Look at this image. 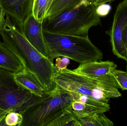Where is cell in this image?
<instances>
[{
    "label": "cell",
    "mask_w": 127,
    "mask_h": 126,
    "mask_svg": "<svg viewBox=\"0 0 127 126\" xmlns=\"http://www.w3.org/2000/svg\"><path fill=\"white\" fill-rule=\"evenodd\" d=\"M0 35L3 43L19 58L25 69L36 76L45 92L54 91L57 85L55 80L57 69L53 60L44 56L31 45L25 37L21 25L6 15Z\"/></svg>",
    "instance_id": "6da1fadb"
},
{
    "label": "cell",
    "mask_w": 127,
    "mask_h": 126,
    "mask_svg": "<svg viewBox=\"0 0 127 126\" xmlns=\"http://www.w3.org/2000/svg\"><path fill=\"white\" fill-rule=\"evenodd\" d=\"M55 82L60 88L69 92L73 101L98 108H105L110 98L122 95L112 75L90 77L66 69H57Z\"/></svg>",
    "instance_id": "7a4b0ae2"
},
{
    "label": "cell",
    "mask_w": 127,
    "mask_h": 126,
    "mask_svg": "<svg viewBox=\"0 0 127 126\" xmlns=\"http://www.w3.org/2000/svg\"><path fill=\"white\" fill-rule=\"evenodd\" d=\"M73 102L69 92L58 86L54 91L45 92L42 97L33 94L18 112L23 117L21 126H50L72 109Z\"/></svg>",
    "instance_id": "3957f363"
},
{
    "label": "cell",
    "mask_w": 127,
    "mask_h": 126,
    "mask_svg": "<svg viewBox=\"0 0 127 126\" xmlns=\"http://www.w3.org/2000/svg\"><path fill=\"white\" fill-rule=\"evenodd\" d=\"M48 58L65 57L80 64L102 59L101 51L92 43L88 36L53 33L43 30Z\"/></svg>",
    "instance_id": "277c9868"
},
{
    "label": "cell",
    "mask_w": 127,
    "mask_h": 126,
    "mask_svg": "<svg viewBox=\"0 0 127 126\" xmlns=\"http://www.w3.org/2000/svg\"><path fill=\"white\" fill-rule=\"evenodd\" d=\"M96 9L97 6L93 3L82 1L52 18L43 19V30L53 33L88 36L90 29L101 23Z\"/></svg>",
    "instance_id": "5b68a950"
},
{
    "label": "cell",
    "mask_w": 127,
    "mask_h": 126,
    "mask_svg": "<svg viewBox=\"0 0 127 126\" xmlns=\"http://www.w3.org/2000/svg\"><path fill=\"white\" fill-rule=\"evenodd\" d=\"M14 75L0 68V114L6 115L12 112H18L32 95L30 91L19 87Z\"/></svg>",
    "instance_id": "8992f818"
},
{
    "label": "cell",
    "mask_w": 127,
    "mask_h": 126,
    "mask_svg": "<svg viewBox=\"0 0 127 126\" xmlns=\"http://www.w3.org/2000/svg\"><path fill=\"white\" fill-rule=\"evenodd\" d=\"M127 23V0H124L118 6L110 32L112 51L118 57L127 63V53L123 39L124 29Z\"/></svg>",
    "instance_id": "52a82bcc"
},
{
    "label": "cell",
    "mask_w": 127,
    "mask_h": 126,
    "mask_svg": "<svg viewBox=\"0 0 127 126\" xmlns=\"http://www.w3.org/2000/svg\"><path fill=\"white\" fill-rule=\"evenodd\" d=\"M22 28L25 37L31 45L48 58L43 36L42 22L36 19L32 13L24 23Z\"/></svg>",
    "instance_id": "ba28073f"
},
{
    "label": "cell",
    "mask_w": 127,
    "mask_h": 126,
    "mask_svg": "<svg viewBox=\"0 0 127 126\" xmlns=\"http://www.w3.org/2000/svg\"><path fill=\"white\" fill-rule=\"evenodd\" d=\"M34 0H0V5L6 15L21 26L32 13Z\"/></svg>",
    "instance_id": "9c48e42d"
},
{
    "label": "cell",
    "mask_w": 127,
    "mask_h": 126,
    "mask_svg": "<svg viewBox=\"0 0 127 126\" xmlns=\"http://www.w3.org/2000/svg\"><path fill=\"white\" fill-rule=\"evenodd\" d=\"M117 66L113 61H92L80 64L73 70L75 72L90 77H97L111 74Z\"/></svg>",
    "instance_id": "30bf717a"
},
{
    "label": "cell",
    "mask_w": 127,
    "mask_h": 126,
    "mask_svg": "<svg viewBox=\"0 0 127 126\" xmlns=\"http://www.w3.org/2000/svg\"><path fill=\"white\" fill-rule=\"evenodd\" d=\"M14 78L21 89L28 90L40 97L43 96L45 92L42 84L36 76L26 69L21 72L15 74Z\"/></svg>",
    "instance_id": "8fae6325"
},
{
    "label": "cell",
    "mask_w": 127,
    "mask_h": 126,
    "mask_svg": "<svg viewBox=\"0 0 127 126\" xmlns=\"http://www.w3.org/2000/svg\"><path fill=\"white\" fill-rule=\"evenodd\" d=\"M0 68L18 74L25 68L19 58L0 41Z\"/></svg>",
    "instance_id": "7c38bea8"
},
{
    "label": "cell",
    "mask_w": 127,
    "mask_h": 126,
    "mask_svg": "<svg viewBox=\"0 0 127 126\" xmlns=\"http://www.w3.org/2000/svg\"><path fill=\"white\" fill-rule=\"evenodd\" d=\"M83 0H53L44 19H50L79 5Z\"/></svg>",
    "instance_id": "4fadbf2b"
},
{
    "label": "cell",
    "mask_w": 127,
    "mask_h": 126,
    "mask_svg": "<svg viewBox=\"0 0 127 126\" xmlns=\"http://www.w3.org/2000/svg\"><path fill=\"white\" fill-rule=\"evenodd\" d=\"M81 126H113L114 124L104 113L95 114L78 119Z\"/></svg>",
    "instance_id": "5bb4252c"
},
{
    "label": "cell",
    "mask_w": 127,
    "mask_h": 126,
    "mask_svg": "<svg viewBox=\"0 0 127 126\" xmlns=\"http://www.w3.org/2000/svg\"><path fill=\"white\" fill-rule=\"evenodd\" d=\"M50 126H81L77 117L72 109L54 121Z\"/></svg>",
    "instance_id": "9a60e30c"
},
{
    "label": "cell",
    "mask_w": 127,
    "mask_h": 126,
    "mask_svg": "<svg viewBox=\"0 0 127 126\" xmlns=\"http://www.w3.org/2000/svg\"><path fill=\"white\" fill-rule=\"evenodd\" d=\"M23 121V117L18 112H12L7 115L0 126H21Z\"/></svg>",
    "instance_id": "2e32d148"
},
{
    "label": "cell",
    "mask_w": 127,
    "mask_h": 126,
    "mask_svg": "<svg viewBox=\"0 0 127 126\" xmlns=\"http://www.w3.org/2000/svg\"><path fill=\"white\" fill-rule=\"evenodd\" d=\"M111 75L114 78L122 90H127V72L121 70L115 69Z\"/></svg>",
    "instance_id": "e0dca14e"
},
{
    "label": "cell",
    "mask_w": 127,
    "mask_h": 126,
    "mask_svg": "<svg viewBox=\"0 0 127 126\" xmlns=\"http://www.w3.org/2000/svg\"><path fill=\"white\" fill-rule=\"evenodd\" d=\"M70 63V59L66 57L57 58L55 66L57 69L62 71L66 69L68 65Z\"/></svg>",
    "instance_id": "ac0fdd59"
},
{
    "label": "cell",
    "mask_w": 127,
    "mask_h": 126,
    "mask_svg": "<svg viewBox=\"0 0 127 126\" xmlns=\"http://www.w3.org/2000/svg\"><path fill=\"white\" fill-rule=\"evenodd\" d=\"M111 7L110 5L106 3L100 4L97 6L96 12L99 16H105L110 11Z\"/></svg>",
    "instance_id": "d6986e66"
},
{
    "label": "cell",
    "mask_w": 127,
    "mask_h": 126,
    "mask_svg": "<svg viewBox=\"0 0 127 126\" xmlns=\"http://www.w3.org/2000/svg\"><path fill=\"white\" fill-rule=\"evenodd\" d=\"M6 14L2 9L1 7H0V30L4 24L5 16Z\"/></svg>",
    "instance_id": "ffe728a7"
},
{
    "label": "cell",
    "mask_w": 127,
    "mask_h": 126,
    "mask_svg": "<svg viewBox=\"0 0 127 126\" xmlns=\"http://www.w3.org/2000/svg\"><path fill=\"white\" fill-rule=\"evenodd\" d=\"M123 39L127 53V23L124 29L123 33Z\"/></svg>",
    "instance_id": "44dd1931"
},
{
    "label": "cell",
    "mask_w": 127,
    "mask_h": 126,
    "mask_svg": "<svg viewBox=\"0 0 127 126\" xmlns=\"http://www.w3.org/2000/svg\"><path fill=\"white\" fill-rule=\"evenodd\" d=\"M115 0H94L92 3L94 4L95 6H97L102 4L106 3L110 1H113Z\"/></svg>",
    "instance_id": "7402d4cb"
},
{
    "label": "cell",
    "mask_w": 127,
    "mask_h": 126,
    "mask_svg": "<svg viewBox=\"0 0 127 126\" xmlns=\"http://www.w3.org/2000/svg\"><path fill=\"white\" fill-rule=\"evenodd\" d=\"M94 0H83V1L87 3H92Z\"/></svg>",
    "instance_id": "603a6c76"
},
{
    "label": "cell",
    "mask_w": 127,
    "mask_h": 126,
    "mask_svg": "<svg viewBox=\"0 0 127 126\" xmlns=\"http://www.w3.org/2000/svg\"></svg>",
    "instance_id": "cb8c5ba5"
},
{
    "label": "cell",
    "mask_w": 127,
    "mask_h": 126,
    "mask_svg": "<svg viewBox=\"0 0 127 126\" xmlns=\"http://www.w3.org/2000/svg\"><path fill=\"white\" fill-rule=\"evenodd\" d=\"M0 7H1L0 5Z\"/></svg>",
    "instance_id": "d4e9b609"
},
{
    "label": "cell",
    "mask_w": 127,
    "mask_h": 126,
    "mask_svg": "<svg viewBox=\"0 0 127 126\" xmlns=\"http://www.w3.org/2000/svg\"></svg>",
    "instance_id": "484cf974"
},
{
    "label": "cell",
    "mask_w": 127,
    "mask_h": 126,
    "mask_svg": "<svg viewBox=\"0 0 127 126\" xmlns=\"http://www.w3.org/2000/svg\"></svg>",
    "instance_id": "4316f807"
}]
</instances>
